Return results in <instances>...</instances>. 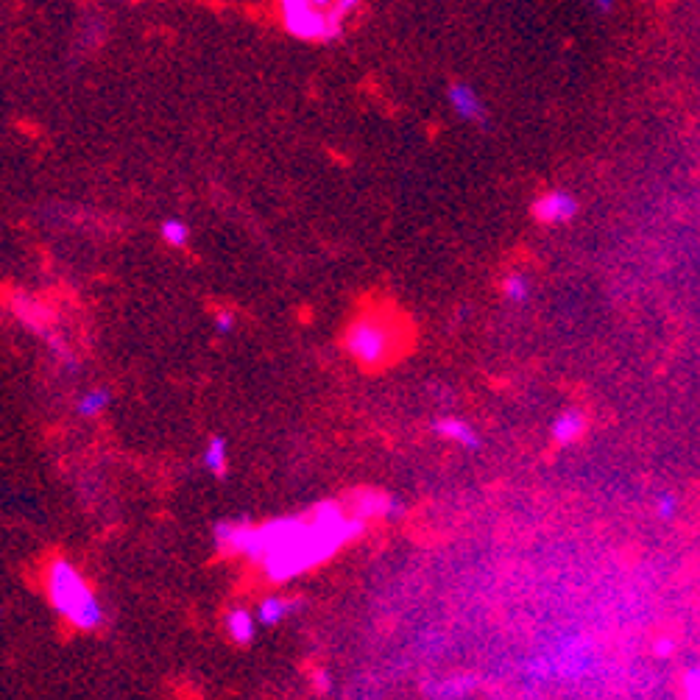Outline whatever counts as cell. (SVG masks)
<instances>
[{
	"instance_id": "1",
	"label": "cell",
	"mask_w": 700,
	"mask_h": 700,
	"mask_svg": "<svg viewBox=\"0 0 700 700\" xmlns=\"http://www.w3.org/2000/svg\"><path fill=\"white\" fill-rule=\"evenodd\" d=\"M366 519L349 514L344 502H318L310 514L277 516L263 525L226 519L212 530L215 550L260 564L265 581L288 583L330 561L366 533Z\"/></svg>"
},
{
	"instance_id": "2",
	"label": "cell",
	"mask_w": 700,
	"mask_h": 700,
	"mask_svg": "<svg viewBox=\"0 0 700 700\" xmlns=\"http://www.w3.org/2000/svg\"><path fill=\"white\" fill-rule=\"evenodd\" d=\"M45 592L53 611L76 631H98L104 625V606L73 561L53 558L45 569Z\"/></svg>"
},
{
	"instance_id": "3",
	"label": "cell",
	"mask_w": 700,
	"mask_h": 700,
	"mask_svg": "<svg viewBox=\"0 0 700 700\" xmlns=\"http://www.w3.org/2000/svg\"><path fill=\"white\" fill-rule=\"evenodd\" d=\"M402 346L397 321L385 313H363L344 332L346 355L363 369H380Z\"/></svg>"
},
{
	"instance_id": "4",
	"label": "cell",
	"mask_w": 700,
	"mask_h": 700,
	"mask_svg": "<svg viewBox=\"0 0 700 700\" xmlns=\"http://www.w3.org/2000/svg\"><path fill=\"white\" fill-rule=\"evenodd\" d=\"M279 12L293 37L307 42L335 40L344 23V17H338L335 12H321V6H316L313 0H279Z\"/></svg>"
},
{
	"instance_id": "5",
	"label": "cell",
	"mask_w": 700,
	"mask_h": 700,
	"mask_svg": "<svg viewBox=\"0 0 700 700\" xmlns=\"http://www.w3.org/2000/svg\"><path fill=\"white\" fill-rule=\"evenodd\" d=\"M12 310L14 316L20 318V324L26 327L28 332L40 335L45 344L51 346L56 355L62 357V363H73V357L67 352L65 341L59 338V330H56V313L48 302H42L31 293H14L12 296Z\"/></svg>"
},
{
	"instance_id": "6",
	"label": "cell",
	"mask_w": 700,
	"mask_h": 700,
	"mask_svg": "<svg viewBox=\"0 0 700 700\" xmlns=\"http://www.w3.org/2000/svg\"><path fill=\"white\" fill-rule=\"evenodd\" d=\"M346 511L349 514L360 516V519H388V522H397L405 516V502L394 497V494H385V491L377 489H357L346 497Z\"/></svg>"
},
{
	"instance_id": "7",
	"label": "cell",
	"mask_w": 700,
	"mask_h": 700,
	"mask_svg": "<svg viewBox=\"0 0 700 700\" xmlns=\"http://www.w3.org/2000/svg\"><path fill=\"white\" fill-rule=\"evenodd\" d=\"M581 210L578 199L569 190H547L539 199L530 204V215L533 221H539L544 226H561L569 224Z\"/></svg>"
},
{
	"instance_id": "8",
	"label": "cell",
	"mask_w": 700,
	"mask_h": 700,
	"mask_svg": "<svg viewBox=\"0 0 700 700\" xmlns=\"http://www.w3.org/2000/svg\"><path fill=\"white\" fill-rule=\"evenodd\" d=\"M447 101H450L452 112L466 123H486V104H483V98H480L475 87L455 81L447 90Z\"/></svg>"
},
{
	"instance_id": "9",
	"label": "cell",
	"mask_w": 700,
	"mask_h": 700,
	"mask_svg": "<svg viewBox=\"0 0 700 700\" xmlns=\"http://www.w3.org/2000/svg\"><path fill=\"white\" fill-rule=\"evenodd\" d=\"M586 427H589V422H586V413H583V410H561L553 422H550V438H553L555 444H561V447L578 444L583 438V433H586Z\"/></svg>"
},
{
	"instance_id": "10",
	"label": "cell",
	"mask_w": 700,
	"mask_h": 700,
	"mask_svg": "<svg viewBox=\"0 0 700 700\" xmlns=\"http://www.w3.org/2000/svg\"><path fill=\"white\" fill-rule=\"evenodd\" d=\"M433 433H436L438 438H444V441L458 444L463 450H480V444H483L475 427L469 422H463V419H458V416H444V419L433 422Z\"/></svg>"
},
{
	"instance_id": "11",
	"label": "cell",
	"mask_w": 700,
	"mask_h": 700,
	"mask_svg": "<svg viewBox=\"0 0 700 700\" xmlns=\"http://www.w3.org/2000/svg\"><path fill=\"white\" fill-rule=\"evenodd\" d=\"M302 606H304V600H299V597L274 595V597H265L254 614H257V622H260V625H265V628H274V625L288 620L293 611H299Z\"/></svg>"
},
{
	"instance_id": "12",
	"label": "cell",
	"mask_w": 700,
	"mask_h": 700,
	"mask_svg": "<svg viewBox=\"0 0 700 700\" xmlns=\"http://www.w3.org/2000/svg\"><path fill=\"white\" fill-rule=\"evenodd\" d=\"M257 628H260L257 614L249 611V608H232V611L226 614V634H229L232 642H238V645H251L254 636H257Z\"/></svg>"
},
{
	"instance_id": "13",
	"label": "cell",
	"mask_w": 700,
	"mask_h": 700,
	"mask_svg": "<svg viewBox=\"0 0 700 700\" xmlns=\"http://www.w3.org/2000/svg\"><path fill=\"white\" fill-rule=\"evenodd\" d=\"M201 461H204V469H207L210 475L224 477L226 469H229V447H226L224 438L212 436L210 441H207V447H204Z\"/></svg>"
},
{
	"instance_id": "14",
	"label": "cell",
	"mask_w": 700,
	"mask_h": 700,
	"mask_svg": "<svg viewBox=\"0 0 700 700\" xmlns=\"http://www.w3.org/2000/svg\"><path fill=\"white\" fill-rule=\"evenodd\" d=\"M109 405H112V394L106 388H90V391H84L79 397L76 410H79L84 419H95V416L106 413Z\"/></svg>"
},
{
	"instance_id": "15",
	"label": "cell",
	"mask_w": 700,
	"mask_h": 700,
	"mask_svg": "<svg viewBox=\"0 0 700 700\" xmlns=\"http://www.w3.org/2000/svg\"><path fill=\"white\" fill-rule=\"evenodd\" d=\"M500 291L508 302L525 304L530 299V291H533V288H530L528 274H522V271H511V274H505V277H502Z\"/></svg>"
},
{
	"instance_id": "16",
	"label": "cell",
	"mask_w": 700,
	"mask_h": 700,
	"mask_svg": "<svg viewBox=\"0 0 700 700\" xmlns=\"http://www.w3.org/2000/svg\"><path fill=\"white\" fill-rule=\"evenodd\" d=\"M159 238L171 249H185L187 243H190V226L185 221H179V218H165L159 224Z\"/></svg>"
},
{
	"instance_id": "17",
	"label": "cell",
	"mask_w": 700,
	"mask_h": 700,
	"mask_svg": "<svg viewBox=\"0 0 700 700\" xmlns=\"http://www.w3.org/2000/svg\"><path fill=\"white\" fill-rule=\"evenodd\" d=\"M653 514L659 522H673L678 516V494L675 491H661L659 497L653 500Z\"/></svg>"
},
{
	"instance_id": "18",
	"label": "cell",
	"mask_w": 700,
	"mask_h": 700,
	"mask_svg": "<svg viewBox=\"0 0 700 700\" xmlns=\"http://www.w3.org/2000/svg\"><path fill=\"white\" fill-rule=\"evenodd\" d=\"M681 689H684V695H687V698H700V664L689 667L687 673H684V678H681Z\"/></svg>"
},
{
	"instance_id": "19",
	"label": "cell",
	"mask_w": 700,
	"mask_h": 700,
	"mask_svg": "<svg viewBox=\"0 0 700 700\" xmlns=\"http://www.w3.org/2000/svg\"><path fill=\"white\" fill-rule=\"evenodd\" d=\"M212 324H215L218 335H229V332L235 330V313L232 310H221V313H215Z\"/></svg>"
},
{
	"instance_id": "20",
	"label": "cell",
	"mask_w": 700,
	"mask_h": 700,
	"mask_svg": "<svg viewBox=\"0 0 700 700\" xmlns=\"http://www.w3.org/2000/svg\"><path fill=\"white\" fill-rule=\"evenodd\" d=\"M653 653L659 656V659H670L675 653V639L673 636H659L656 642H653Z\"/></svg>"
},
{
	"instance_id": "21",
	"label": "cell",
	"mask_w": 700,
	"mask_h": 700,
	"mask_svg": "<svg viewBox=\"0 0 700 700\" xmlns=\"http://www.w3.org/2000/svg\"><path fill=\"white\" fill-rule=\"evenodd\" d=\"M357 6H360V0H335L332 12L338 14V17H346L349 12H355Z\"/></svg>"
},
{
	"instance_id": "22",
	"label": "cell",
	"mask_w": 700,
	"mask_h": 700,
	"mask_svg": "<svg viewBox=\"0 0 700 700\" xmlns=\"http://www.w3.org/2000/svg\"><path fill=\"white\" fill-rule=\"evenodd\" d=\"M313 681H316V689H318V692H324V695H327V692H330V675H327V673H316V678H313Z\"/></svg>"
},
{
	"instance_id": "23",
	"label": "cell",
	"mask_w": 700,
	"mask_h": 700,
	"mask_svg": "<svg viewBox=\"0 0 700 700\" xmlns=\"http://www.w3.org/2000/svg\"><path fill=\"white\" fill-rule=\"evenodd\" d=\"M595 3L600 6V9H611V3H614V0H595Z\"/></svg>"
},
{
	"instance_id": "24",
	"label": "cell",
	"mask_w": 700,
	"mask_h": 700,
	"mask_svg": "<svg viewBox=\"0 0 700 700\" xmlns=\"http://www.w3.org/2000/svg\"><path fill=\"white\" fill-rule=\"evenodd\" d=\"M313 3H316V6H321V9H324V6H330L332 0H313Z\"/></svg>"
}]
</instances>
